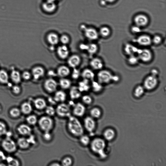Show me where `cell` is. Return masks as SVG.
<instances>
[{
  "label": "cell",
  "instance_id": "1",
  "mask_svg": "<svg viewBox=\"0 0 166 166\" xmlns=\"http://www.w3.org/2000/svg\"><path fill=\"white\" fill-rule=\"evenodd\" d=\"M67 127L69 133L73 136L80 137L84 134V127L76 116H70L69 117Z\"/></svg>",
  "mask_w": 166,
  "mask_h": 166
},
{
  "label": "cell",
  "instance_id": "2",
  "mask_svg": "<svg viewBox=\"0 0 166 166\" xmlns=\"http://www.w3.org/2000/svg\"><path fill=\"white\" fill-rule=\"evenodd\" d=\"M97 81L103 85L109 84L112 82H118L119 77L114 74L110 70L102 69L99 70L97 74Z\"/></svg>",
  "mask_w": 166,
  "mask_h": 166
},
{
  "label": "cell",
  "instance_id": "3",
  "mask_svg": "<svg viewBox=\"0 0 166 166\" xmlns=\"http://www.w3.org/2000/svg\"><path fill=\"white\" fill-rule=\"evenodd\" d=\"M106 146L105 141L100 138H95L90 143V147L92 151L97 154L102 158H105L106 156L104 152Z\"/></svg>",
  "mask_w": 166,
  "mask_h": 166
},
{
  "label": "cell",
  "instance_id": "4",
  "mask_svg": "<svg viewBox=\"0 0 166 166\" xmlns=\"http://www.w3.org/2000/svg\"><path fill=\"white\" fill-rule=\"evenodd\" d=\"M38 122L39 128L44 133L50 132L53 128L54 122L50 116H43L40 118Z\"/></svg>",
  "mask_w": 166,
  "mask_h": 166
},
{
  "label": "cell",
  "instance_id": "5",
  "mask_svg": "<svg viewBox=\"0 0 166 166\" xmlns=\"http://www.w3.org/2000/svg\"><path fill=\"white\" fill-rule=\"evenodd\" d=\"M158 84V77L150 74L144 79L143 85L145 90L151 91L155 89Z\"/></svg>",
  "mask_w": 166,
  "mask_h": 166
},
{
  "label": "cell",
  "instance_id": "6",
  "mask_svg": "<svg viewBox=\"0 0 166 166\" xmlns=\"http://www.w3.org/2000/svg\"><path fill=\"white\" fill-rule=\"evenodd\" d=\"M137 55L140 61L146 63L151 62L153 57L152 52L146 48H139Z\"/></svg>",
  "mask_w": 166,
  "mask_h": 166
},
{
  "label": "cell",
  "instance_id": "7",
  "mask_svg": "<svg viewBox=\"0 0 166 166\" xmlns=\"http://www.w3.org/2000/svg\"><path fill=\"white\" fill-rule=\"evenodd\" d=\"M80 28L84 32L85 37L89 40L96 41L99 38V32L94 28L87 27L82 24L80 26Z\"/></svg>",
  "mask_w": 166,
  "mask_h": 166
},
{
  "label": "cell",
  "instance_id": "8",
  "mask_svg": "<svg viewBox=\"0 0 166 166\" xmlns=\"http://www.w3.org/2000/svg\"><path fill=\"white\" fill-rule=\"evenodd\" d=\"M56 112L57 115L61 118H69L71 116L70 106L63 103L58 104L56 109Z\"/></svg>",
  "mask_w": 166,
  "mask_h": 166
},
{
  "label": "cell",
  "instance_id": "9",
  "mask_svg": "<svg viewBox=\"0 0 166 166\" xmlns=\"http://www.w3.org/2000/svg\"><path fill=\"white\" fill-rule=\"evenodd\" d=\"M41 8L44 13L51 14L57 11V6L56 3L44 1L42 3Z\"/></svg>",
  "mask_w": 166,
  "mask_h": 166
},
{
  "label": "cell",
  "instance_id": "10",
  "mask_svg": "<svg viewBox=\"0 0 166 166\" xmlns=\"http://www.w3.org/2000/svg\"><path fill=\"white\" fill-rule=\"evenodd\" d=\"M58 85L57 81L51 78L46 79L44 84L45 89L50 94L55 93L57 91Z\"/></svg>",
  "mask_w": 166,
  "mask_h": 166
},
{
  "label": "cell",
  "instance_id": "11",
  "mask_svg": "<svg viewBox=\"0 0 166 166\" xmlns=\"http://www.w3.org/2000/svg\"><path fill=\"white\" fill-rule=\"evenodd\" d=\"M135 41L138 45L143 47H149L152 44V38L146 34L141 35L135 39Z\"/></svg>",
  "mask_w": 166,
  "mask_h": 166
},
{
  "label": "cell",
  "instance_id": "12",
  "mask_svg": "<svg viewBox=\"0 0 166 166\" xmlns=\"http://www.w3.org/2000/svg\"><path fill=\"white\" fill-rule=\"evenodd\" d=\"M2 146L6 151L9 153L14 152L16 149V144L10 137H8L2 141Z\"/></svg>",
  "mask_w": 166,
  "mask_h": 166
},
{
  "label": "cell",
  "instance_id": "13",
  "mask_svg": "<svg viewBox=\"0 0 166 166\" xmlns=\"http://www.w3.org/2000/svg\"><path fill=\"white\" fill-rule=\"evenodd\" d=\"M84 127L86 130L90 133H92L96 127V123L94 119L91 116H87L84 120Z\"/></svg>",
  "mask_w": 166,
  "mask_h": 166
},
{
  "label": "cell",
  "instance_id": "14",
  "mask_svg": "<svg viewBox=\"0 0 166 166\" xmlns=\"http://www.w3.org/2000/svg\"><path fill=\"white\" fill-rule=\"evenodd\" d=\"M73 113L76 117H82L84 116L86 112L85 106L81 103L75 104L73 106Z\"/></svg>",
  "mask_w": 166,
  "mask_h": 166
},
{
  "label": "cell",
  "instance_id": "15",
  "mask_svg": "<svg viewBox=\"0 0 166 166\" xmlns=\"http://www.w3.org/2000/svg\"><path fill=\"white\" fill-rule=\"evenodd\" d=\"M57 56L60 59L65 60L68 57L70 51L66 45H63L57 48Z\"/></svg>",
  "mask_w": 166,
  "mask_h": 166
},
{
  "label": "cell",
  "instance_id": "16",
  "mask_svg": "<svg viewBox=\"0 0 166 166\" xmlns=\"http://www.w3.org/2000/svg\"><path fill=\"white\" fill-rule=\"evenodd\" d=\"M90 66L94 70H100L103 69L104 64L103 60L99 57H94L90 62Z\"/></svg>",
  "mask_w": 166,
  "mask_h": 166
},
{
  "label": "cell",
  "instance_id": "17",
  "mask_svg": "<svg viewBox=\"0 0 166 166\" xmlns=\"http://www.w3.org/2000/svg\"><path fill=\"white\" fill-rule=\"evenodd\" d=\"M45 72L44 69L42 67L38 66L33 67L31 74L34 79L38 80L44 77Z\"/></svg>",
  "mask_w": 166,
  "mask_h": 166
},
{
  "label": "cell",
  "instance_id": "18",
  "mask_svg": "<svg viewBox=\"0 0 166 166\" xmlns=\"http://www.w3.org/2000/svg\"><path fill=\"white\" fill-rule=\"evenodd\" d=\"M81 62V58L77 55H73L70 56L67 60V64L70 67L73 69L77 68Z\"/></svg>",
  "mask_w": 166,
  "mask_h": 166
},
{
  "label": "cell",
  "instance_id": "19",
  "mask_svg": "<svg viewBox=\"0 0 166 166\" xmlns=\"http://www.w3.org/2000/svg\"><path fill=\"white\" fill-rule=\"evenodd\" d=\"M134 21L136 26L141 27L145 26L147 25L148 23V19L145 15L140 14L135 17Z\"/></svg>",
  "mask_w": 166,
  "mask_h": 166
},
{
  "label": "cell",
  "instance_id": "20",
  "mask_svg": "<svg viewBox=\"0 0 166 166\" xmlns=\"http://www.w3.org/2000/svg\"><path fill=\"white\" fill-rule=\"evenodd\" d=\"M139 49L133 44L127 43L125 45L124 50L125 54L128 56L131 55H137Z\"/></svg>",
  "mask_w": 166,
  "mask_h": 166
},
{
  "label": "cell",
  "instance_id": "21",
  "mask_svg": "<svg viewBox=\"0 0 166 166\" xmlns=\"http://www.w3.org/2000/svg\"><path fill=\"white\" fill-rule=\"evenodd\" d=\"M47 40L52 45H57L60 41V37L57 34L54 32L49 33L47 35Z\"/></svg>",
  "mask_w": 166,
  "mask_h": 166
},
{
  "label": "cell",
  "instance_id": "22",
  "mask_svg": "<svg viewBox=\"0 0 166 166\" xmlns=\"http://www.w3.org/2000/svg\"><path fill=\"white\" fill-rule=\"evenodd\" d=\"M70 73L69 67L66 66H60L57 70V74L61 78H66L69 75Z\"/></svg>",
  "mask_w": 166,
  "mask_h": 166
},
{
  "label": "cell",
  "instance_id": "23",
  "mask_svg": "<svg viewBox=\"0 0 166 166\" xmlns=\"http://www.w3.org/2000/svg\"><path fill=\"white\" fill-rule=\"evenodd\" d=\"M90 81L88 80L83 79L79 82L78 88L81 93L88 92L91 88Z\"/></svg>",
  "mask_w": 166,
  "mask_h": 166
},
{
  "label": "cell",
  "instance_id": "24",
  "mask_svg": "<svg viewBox=\"0 0 166 166\" xmlns=\"http://www.w3.org/2000/svg\"><path fill=\"white\" fill-rule=\"evenodd\" d=\"M81 76L83 79L90 81L94 80L95 77V74L93 71L89 69H86L83 70L81 73Z\"/></svg>",
  "mask_w": 166,
  "mask_h": 166
},
{
  "label": "cell",
  "instance_id": "25",
  "mask_svg": "<svg viewBox=\"0 0 166 166\" xmlns=\"http://www.w3.org/2000/svg\"><path fill=\"white\" fill-rule=\"evenodd\" d=\"M67 95L65 92L61 90L55 92L53 99L56 103H63L66 99Z\"/></svg>",
  "mask_w": 166,
  "mask_h": 166
},
{
  "label": "cell",
  "instance_id": "26",
  "mask_svg": "<svg viewBox=\"0 0 166 166\" xmlns=\"http://www.w3.org/2000/svg\"><path fill=\"white\" fill-rule=\"evenodd\" d=\"M34 104L35 108L38 110H42L45 109L47 106V102L43 98H36L34 102Z\"/></svg>",
  "mask_w": 166,
  "mask_h": 166
},
{
  "label": "cell",
  "instance_id": "27",
  "mask_svg": "<svg viewBox=\"0 0 166 166\" xmlns=\"http://www.w3.org/2000/svg\"><path fill=\"white\" fill-rule=\"evenodd\" d=\"M70 97L72 100L79 99L81 96V93L79 91L77 87H73L71 88L70 91Z\"/></svg>",
  "mask_w": 166,
  "mask_h": 166
},
{
  "label": "cell",
  "instance_id": "28",
  "mask_svg": "<svg viewBox=\"0 0 166 166\" xmlns=\"http://www.w3.org/2000/svg\"><path fill=\"white\" fill-rule=\"evenodd\" d=\"M18 131L20 134L23 135H29L32 132V129L29 126L26 124L20 125L18 128Z\"/></svg>",
  "mask_w": 166,
  "mask_h": 166
},
{
  "label": "cell",
  "instance_id": "29",
  "mask_svg": "<svg viewBox=\"0 0 166 166\" xmlns=\"http://www.w3.org/2000/svg\"><path fill=\"white\" fill-rule=\"evenodd\" d=\"M99 50L98 45L94 43L87 44V51L89 54L93 55L96 54Z\"/></svg>",
  "mask_w": 166,
  "mask_h": 166
},
{
  "label": "cell",
  "instance_id": "30",
  "mask_svg": "<svg viewBox=\"0 0 166 166\" xmlns=\"http://www.w3.org/2000/svg\"><path fill=\"white\" fill-rule=\"evenodd\" d=\"M92 82L91 87L94 93H99L102 91L103 85L101 84L97 81H96L93 80Z\"/></svg>",
  "mask_w": 166,
  "mask_h": 166
},
{
  "label": "cell",
  "instance_id": "31",
  "mask_svg": "<svg viewBox=\"0 0 166 166\" xmlns=\"http://www.w3.org/2000/svg\"><path fill=\"white\" fill-rule=\"evenodd\" d=\"M59 84L61 88L66 90L71 87L72 82L70 80L66 78H61L59 81Z\"/></svg>",
  "mask_w": 166,
  "mask_h": 166
},
{
  "label": "cell",
  "instance_id": "32",
  "mask_svg": "<svg viewBox=\"0 0 166 166\" xmlns=\"http://www.w3.org/2000/svg\"><path fill=\"white\" fill-rule=\"evenodd\" d=\"M145 90L143 85H138L134 89L133 94L135 97L139 98L142 96Z\"/></svg>",
  "mask_w": 166,
  "mask_h": 166
},
{
  "label": "cell",
  "instance_id": "33",
  "mask_svg": "<svg viewBox=\"0 0 166 166\" xmlns=\"http://www.w3.org/2000/svg\"><path fill=\"white\" fill-rule=\"evenodd\" d=\"M115 133L113 129L109 128L104 131V136L107 140L110 141L112 140L115 137Z\"/></svg>",
  "mask_w": 166,
  "mask_h": 166
},
{
  "label": "cell",
  "instance_id": "34",
  "mask_svg": "<svg viewBox=\"0 0 166 166\" xmlns=\"http://www.w3.org/2000/svg\"><path fill=\"white\" fill-rule=\"evenodd\" d=\"M12 80L16 84H18L21 81V77L20 72L16 70H13L11 73Z\"/></svg>",
  "mask_w": 166,
  "mask_h": 166
},
{
  "label": "cell",
  "instance_id": "35",
  "mask_svg": "<svg viewBox=\"0 0 166 166\" xmlns=\"http://www.w3.org/2000/svg\"><path fill=\"white\" fill-rule=\"evenodd\" d=\"M140 61L137 55H133L128 56L127 62L130 65L134 66L137 65Z\"/></svg>",
  "mask_w": 166,
  "mask_h": 166
},
{
  "label": "cell",
  "instance_id": "36",
  "mask_svg": "<svg viewBox=\"0 0 166 166\" xmlns=\"http://www.w3.org/2000/svg\"><path fill=\"white\" fill-rule=\"evenodd\" d=\"M21 110L24 114H29L32 112L33 108L30 104L29 103H25L21 105Z\"/></svg>",
  "mask_w": 166,
  "mask_h": 166
},
{
  "label": "cell",
  "instance_id": "37",
  "mask_svg": "<svg viewBox=\"0 0 166 166\" xmlns=\"http://www.w3.org/2000/svg\"><path fill=\"white\" fill-rule=\"evenodd\" d=\"M98 32H99V35L104 38H108L111 33L110 29L106 27L101 28Z\"/></svg>",
  "mask_w": 166,
  "mask_h": 166
},
{
  "label": "cell",
  "instance_id": "38",
  "mask_svg": "<svg viewBox=\"0 0 166 166\" xmlns=\"http://www.w3.org/2000/svg\"><path fill=\"white\" fill-rule=\"evenodd\" d=\"M9 77L8 73L4 70H0V82L3 84L8 83Z\"/></svg>",
  "mask_w": 166,
  "mask_h": 166
},
{
  "label": "cell",
  "instance_id": "39",
  "mask_svg": "<svg viewBox=\"0 0 166 166\" xmlns=\"http://www.w3.org/2000/svg\"><path fill=\"white\" fill-rule=\"evenodd\" d=\"M18 144L19 147L23 149L27 148L30 145L28 139L23 138H21L18 140Z\"/></svg>",
  "mask_w": 166,
  "mask_h": 166
},
{
  "label": "cell",
  "instance_id": "40",
  "mask_svg": "<svg viewBox=\"0 0 166 166\" xmlns=\"http://www.w3.org/2000/svg\"><path fill=\"white\" fill-rule=\"evenodd\" d=\"M90 141L89 137L87 135L83 134L80 137V142L83 146H88L90 143Z\"/></svg>",
  "mask_w": 166,
  "mask_h": 166
},
{
  "label": "cell",
  "instance_id": "41",
  "mask_svg": "<svg viewBox=\"0 0 166 166\" xmlns=\"http://www.w3.org/2000/svg\"><path fill=\"white\" fill-rule=\"evenodd\" d=\"M90 114L91 117L94 118H99L101 115L100 110L96 107L92 109L90 111Z\"/></svg>",
  "mask_w": 166,
  "mask_h": 166
},
{
  "label": "cell",
  "instance_id": "42",
  "mask_svg": "<svg viewBox=\"0 0 166 166\" xmlns=\"http://www.w3.org/2000/svg\"><path fill=\"white\" fill-rule=\"evenodd\" d=\"M152 44L158 45H160L162 41V38L161 36L155 35L152 38Z\"/></svg>",
  "mask_w": 166,
  "mask_h": 166
},
{
  "label": "cell",
  "instance_id": "43",
  "mask_svg": "<svg viewBox=\"0 0 166 166\" xmlns=\"http://www.w3.org/2000/svg\"><path fill=\"white\" fill-rule=\"evenodd\" d=\"M45 112L48 116H54L56 113V109L52 106H47L45 108Z\"/></svg>",
  "mask_w": 166,
  "mask_h": 166
},
{
  "label": "cell",
  "instance_id": "44",
  "mask_svg": "<svg viewBox=\"0 0 166 166\" xmlns=\"http://www.w3.org/2000/svg\"><path fill=\"white\" fill-rule=\"evenodd\" d=\"M26 121L28 123L32 125H35L38 122V119L36 116L31 115L28 116Z\"/></svg>",
  "mask_w": 166,
  "mask_h": 166
},
{
  "label": "cell",
  "instance_id": "45",
  "mask_svg": "<svg viewBox=\"0 0 166 166\" xmlns=\"http://www.w3.org/2000/svg\"><path fill=\"white\" fill-rule=\"evenodd\" d=\"M73 164V160L70 157H66L64 158L61 162V165L63 166H70Z\"/></svg>",
  "mask_w": 166,
  "mask_h": 166
},
{
  "label": "cell",
  "instance_id": "46",
  "mask_svg": "<svg viewBox=\"0 0 166 166\" xmlns=\"http://www.w3.org/2000/svg\"><path fill=\"white\" fill-rule=\"evenodd\" d=\"M9 165L13 166H18L19 165V162L17 160L14 159L11 157H9L6 158Z\"/></svg>",
  "mask_w": 166,
  "mask_h": 166
},
{
  "label": "cell",
  "instance_id": "47",
  "mask_svg": "<svg viewBox=\"0 0 166 166\" xmlns=\"http://www.w3.org/2000/svg\"><path fill=\"white\" fill-rule=\"evenodd\" d=\"M60 41L63 45H66L69 43L70 41L69 37L66 35H63L60 38Z\"/></svg>",
  "mask_w": 166,
  "mask_h": 166
},
{
  "label": "cell",
  "instance_id": "48",
  "mask_svg": "<svg viewBox=\"0 0 166 166\" xmlns=\"http://www.w3.org/2000/svg\"><path fill=\"white\" fill-rule=\"evenodd\" d=\"M82 101L83 103L87 105L91 104L93 102V99L89 95H86L82 97Z\"/></svg>",
  "mask_w": 166,
  "mask_h": 166
},
{
  "label": "cell",
  "instance_id": "49",
  "mask_svg": "<svg viewBox=\"0 0 166 166\" xmlns=\"http://www.w3.org/2000/svg\"><path fill=\"white\" fill-rule=\"evenodd\" d=\"M81 75V72L77 68L73 69L72 76L73 79H78Z\"/></svg>",
  "mask_w": 166,
  "mask_h": 166
},
{
  "label": "cell",
  "instance_id": "50",
  "mask_svg": "<svg viewBox=\"0 0 166 166\" xmlns=\"http://www.w3.org/2000/svg\"><path fill=\"white\" fill-rule=\"evenodd\" d=\"M10 113L11 115L14 118L17 117L20 115V110L17 108H13L11 109Z\"/></svg>",
  "mask_w": 166,
  "mask_h": 166
},
{
  "label": "cell",
  "instance_id": "51",
  "mask_svg": "<svg viewBox=\"0 0 166 166\" xmlns=\"http://www.w3.org/2000/svg\"><path fill=\"white\" fill-rule=\"evenodd\" d=\"M7 133V128L5 125L0 122V136L4 135Z\"/></svg>",
  "mask_w": 166,
  "mask_h": 166
},
{
  "label": "cell",
  "instance_id": "52",
  "mask_svg": "<svg viewBox=\"0 0 166 166\" xmlns=\"http://www.w3.org/2000/svg\"><path fill=\"white\" fill-rule=\"evenodd\" d=\"M31 73L29 72H24L23 74V77L26 80H29L31 78Z\"/></svg>",
  "mask_w": 166,
  "mask_h": 166
},
{
  "label": "cell",
  "instance_id": "53",
  "mask_svg": "<svg viewBox=\"0 0 166 166\" xmlns=\"http://www.w3.org/2000/svg\"><path fill=\"white\" fill-rule=\"evenodd\" d=\"M43 138L45 140L50 141L52 139V135L50 132H45L43 135Z\"/></svg>",
  "mask_w": 166,
  "mask_h": 166
},
{
  "label": "cell",
  "instance_id": "54",
  "mask_svg": "<svg viewBox=\"0 0 166 166\" xmlns=\"http://www.w3.org/2000/svg\"><path fill=\"white\" fill-rule=\"evenodd\" d=\"M139 26H137L132 27L131 31L132 32L135 33H137L140 32V29Z\"/></svg>",
  "mask_w": 166,
  "mask_h": 166
},
{
  "label": "cell",
  "instance_id": "55",
  "mask_svg": "<svg viewBox=\"0 0 166 166\" xmlns=\"http://www.w3.org/2000/svg\"><path fill=\"white\" fill-rule=\"evenodd\" d=\"M13 91L14 93L18 94L20 93L21 92V89L19 87H18V86H15L13 88Z\"/></svg>",
  "mask_w": 166,
  "mask_h": 166
},
{
  "label": "cell",
  "instance_id": "56",
  "mask_svg": "<svg viewBox=\"0 0 166 166\" xmlns=\"http://www.w3.org/2000/svg\"><path fill=\"white\" fill-rule=\"evenodd\" d=\"M150 74H151L153 76L157 77L158 75V70L155 69H153L151 70V72H150Z\"/></svg>",
  "mask_w": 166,
  "mask_h": 166
},
{
  "label": "cell",
  "instance_id": "57",
  "mask_svg": "<svg viewBox=\"0 0 166 166\" xmlns=\"http://www.w3.org/2000/svg\"><path fill=\"white\" fill-rule=\"evenodd\" d=\"M6 158L4 153L0 150V162L5 160Z\"/></svg>",
  "mask_w": 166,
  "mask_h": 166
},
{
  "label": "cell",
  "instance_id": "58",
  "mask_svg": "<svg viewBox=\"0 0 166 166\" xmlns=\"http://www.w3.org/2000/svg\"><path fill=\"white\" fill-rule=\"evenodd\" d=\"M27 139L30 144H34L35 143V138L33 136H31L29 139Z\"/></svg>",
  "mask_w": 166,
  "mask_h": 166
},
{
  "label": "cell",
  "instance_id": "59",
  "mask_svg": "<svg viewBox=\"0 0 166 166\" xmlns=\"http://www.w3.org/2000/svg\"><path fill=\"white\" fill-rule=\"evenodd\" d=\"M87 46V44H82L80 45L79 47L81 50H86Z\"/></svg>",
  "mask_w": 166,
  "mask_h": 166
},
{
  "label": "cell",
  "instance_id": "60",
  "mask_svg": "<svg viewBox=\"0 0 166 166\" xmlns=\"http://www.w3.org/2000/svg\"><path fill=\"white\" fill-rule=\"evenodd\" d=\"M60 165H60L59 163H58L57 162L53 163H52L50 165V166H58Z\"/></svg>",
  "mask_w": 166,
  "mask_h": 166
},
{
  "label": "cell",
  "instance_id": "61",
  "mask_svg": "<svg viewBox=\"0 0 166 166\" xmlns=\"http://www.w3.org/2000/svg\"><path fill=\"white\" fill-rule=\"evenodd\" d=\"M59 1V0H45V1H47L49 2H51L56 3L57 2Z\"/></svg>",
  "mask_w": 166,
  "mask_h": 166
},
{
  "label": "cell",
  "instance_id": "62",
  "mask_svg": "<svg viewBox=\"0 0 166 166\" xmlns=\"http://www.w3.org/2000/svg\"><path fill=\"white\" fill-rule=\"evenodd\" d=\"M106 1L109 2H113L116 1V0H106Z\"/></svg>",
  "mask_w": 166,
  "mask_h": 166
},
{
  "label": "cell",
  "instance_id": "63",
  "mask_svg": "<svg viewBox=\"0 0 166 166\" xmlns=\"http://www.w3.org/2000/svg\"><path fill=\"white\" fill-rule=\"evenodd\" d=\"M6 133L7 134V135H8V136H9V137H10V136H11V133H10V132H8V133Z\"/></svg>",
  "mask_w": 166,
  "mask_h": 166
}]
</instances>
